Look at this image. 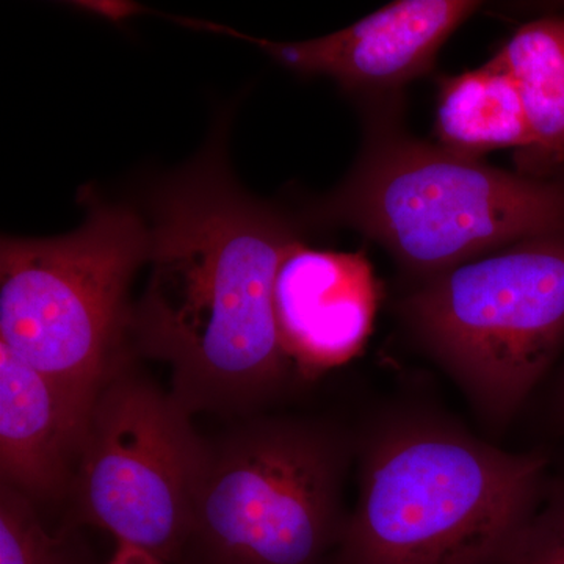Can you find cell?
<instances>
[{
	"label": "cell",
	"mask_w": 564,
	"mask_h": 564,
	"mask_svg": "<svg viewBox=\"0 0 564 564\" xmlns=\"http://www.w3.org/2000/svg\"><path fill=\"white\" fill-rule=\"evenodd\" d=\"M226 120L203 151L144 193L151 273L128 340L172 370L173 397L196 411L269 402L295 369L274 318L278 270L302 240L269 203L245 192L226 152Z\"/></svg>",
	"instance_id": "obj_1"
},
{
	"label": "cell",
	"mask_w": 564,
	"mask_h": 564,
	"mask_svg": "<svg viewBox=\"0 0 564 564\" xmlns=\"http://www.w3.org/2000/svg\"><path fill=\"white\" fill-rule=\"evenodd\" d=\"M547 459L441 422L375 434L333 564H496L540 507Z\"/></svg>",
	"instance_id": "obj_2"
},
{
	"label": "cell",
	"mask_w": 564,
	"mask_h": 564,
	"mask_svg": "<svg viewBox=\"0 0 564 564\" xmlns=\"http://www.w3.org/2000/svg\"><path fill=\"white\" fill-rule=\"evenodd\" d=\"M87 217L46 239L2 237L0 344L91 410L120 369L129 288L150 259V228L135 207L80 192Z\"/></svg>",
	"instance_id": "obj_3"
},
{
	"label": "cell",
	"mask_w": 564,
	"mask_h": 564,
	"mask_svg": "<svg viewBox=\"0 0 564 564\" xmlns=\"http://www.w3.org/2000/svg\"><path fill=\"white\" fill-rule=\"evenodd\" d=\"M325 212L432 278L511 245L564 234V182L393 141L362 159Z\"/></svg>",
	"instance_id": "obj_4"
},
{
	"label": "cell",
	"mask_w": 564,
	"mask_h": 564,
	"mask_svg": "<svg viewBox=\"0 0 564 564\" xmlns=\"http://www.w3.org/2000/svg\"><path fill=\"white\" fill-rule=\"evenodd\" d=\"M404 313L481 417L507 425L564 345V234L436 274Z\"/></svg>",
	"instance_id": "obj_5"
},
{
	"label": "cell",
	"mask_w": 564,
	"mask_h": 564,
	"mask_svg": "<svg viewBox=\"0 0 564 564\" xmlns=\"http://www.w3.org/2000/svg\"><path fill=\"white\" fill-rule=\"evenodd\" d=\"M348 448L318 423L261 419L209 444L188 545L207 564H328L348 516Z\"/></svg>",
	"instance_id": "obj_6"
},
{
	"label": "cell",
	"mask_w": 564,
	"mask_h": 564,
	"mask_svg": "<svg viewBox=\"0 0 564 564\" xmlns=\"http://www.w3.org/2000/svg\"><path fill=\"white\" fill-rule=\"evenodd\" d=\"M173 393L118 369L93 404L70 494L77 518L170 563L191 538L209 444Z\"/></svg>",
	"instance_id": "obj_7"
},
{
	"label": "cell",
	"mask_w": 564,
	"mask_h": 564,
	"mask_svg": "<svg viewBox=\"0 0 564 564\" xmlns=\"http://www.w3.org/2000/svg\"><path fill=\"white\" fill-rule=\"evenodd\" d=\"M478 7L470 0H399L344 31L299 43L256 40L206 22L192 25L250 41L285 68L332 77L345 90H393L432 68L445 41Z\"/></svg>",
	"instance_id": "obj_8"
},
{
	"label": "cell",
	"mask_w": 564,
	"mask_h": 564,
	"mask_svg": "<svg viewBox=\"0 0 564 564\" xmlns=\"http://www.w3.org/2000/svg\"><path fill=\"white\" fill-rule=\"evenodd\" d=\"M380 293L364 252L296 245L273 292L278 334L293 367L315 377L358 356L372 333Z\"/></svg>",
	"instance_id": "obj_9"
},
{
	"label": "cell",
	"mask_w": 564,
	"mask_h": 564,
	"mask_svg": "<svg viewBox=\"0 0 564 564\" xmlns=\"http://www.w3.org/2000/svg\"><path fill=\"white\" fill-rule=\"evenodd\" d=\"M91 410L0 344L2 484L32 502L70 491Z\"/></svg>",
	"instance_id": "obj_10"
},
{
	"label": "cell",
	"mask_w": 564,
	"mask_h": 564,
	"mask_svg": "<svg viewBox=\"0 0 564 564\" xmlns=\"http://www.w3.org/2000/svg\"><path fill=\"white\" fill-rule=\"evenodd\" d=\"M436 133L445 150L474 159L505 148H533L518 85L494 58L481 68L443 82Z\"/></svg>",
	"instance_id": "obj_11"
},
{
	"label": "cell",
	"mask_w": 564,
	"mask_h": 564,
	"mask_svg": "<svg viewBox=\"0 0 564 564\" xmlns=\"http://www.w3.org/2000/svg\"><path fill=\"white\" fill-rule=\"evenodd\" d=\"M513 76L533 137L532 152L564 161V18L527 22L494 57Z\"/></svg>",
	"instance_id": "obj_12"
},
{
	"label": "cell",
	"mask_w": 564,
	"mask_h": 564,
	"mask_svg": "<svg viewBox=\"0 0 564 564\" xmlns=\"http://www.w3.org/2000/svg\"><path fill=\"white\" fill-rule=\"evenodd\" d=\"M0 564H79L68 538L47 532L32 500L3 484L0 486Z\"/></svg>",
	"instance_id": "obj_13"
},
{
	"label": "cell",
	"mask_w": 564,
	"mask_h": 564,
	"mask_svg": "<svg viewBox=\"0 0 564 564\" xmlns=\"http://www.w3.org/2000/svg\"><path fill=\"white\" fill-rule=\"evenodd\" d=\"M496 564H564V484L545 489L540 507Z\"/></svg>",
	"instance_id": "obj_14"
},
{
	"label": "cell",
	"mask_w": 564,
	"mask_h": 564,
	"mask_svg": "<svg viewBox=\"0 0 564 564\" xmlns=\"http://www.w3.org/2000/svg\"><path fill=\"white\" fill-rule=\"evenodd\" d=\"M109 564H169L159 558V556L143 551V549L133 547V545L118 544L117 552Z\"/></svg>",
	"instance_id": "obj_15"
},
{
	"label": "cell",
	"mask_w": 564,
	"mask_h": 564,
	"mask_svg": "<svg viewBox=\"0 0 564 564\" xmlns=\"http://www.w3.org/2000/svg\"><path fill=\"white\" fill-rule=\"evenodd\" d=\"M562 410L564 414V378H563V384H562Z\"/></svg>",
	"instance_id": "obj_16"
}]
</instances>
